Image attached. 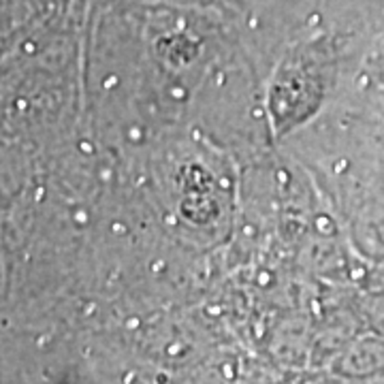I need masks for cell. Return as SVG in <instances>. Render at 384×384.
I'll return each mask as SVG.
<instances>
[{
	"label": "cell",
	"instance_id": "cell-1",
	"mask_svg": "<svg viewBox=\"0 0 384 384\" xmlns=\"http://www.w3.org/2000/svg\"><path fill=\"white\" fill-rule=\"evenodd\" d=\"M115 83H118V79H115V77H107V79H105V88H109V90L113 88Z\"/></svg>",
	"mask_w": 384,
	"mask_h": 384
},
{
	"label": "cell",
	"instance_id": "cell-2",
	"mask_svg": "<svg viewBox=\"0 0 384 384\" xmlns=\"http://www.w3.org/2000/svg\"><path fill=\"white\" fill-rule=\"evenodd\" d=\"M258 282H260V284H267V282H269V275H267V273H262L260 278H258Z\"/></svg>",
	"mask_w": 384,
	"mask_h": 384
}]
</instances>
